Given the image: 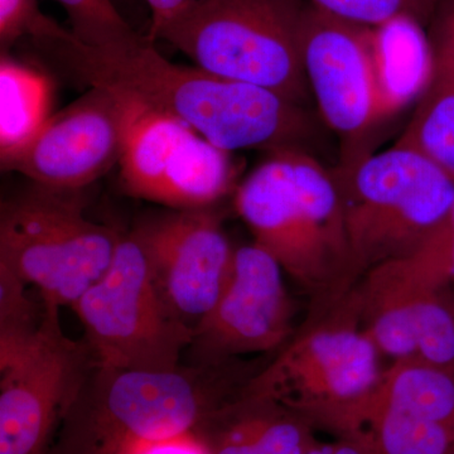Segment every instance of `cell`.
<instances>
[{
    "mask_svg": "<svg viewBox=\"0 0 454 454\" xmlns=\"http://www.w3.org/2000/svg\"><path fill=\"white\" fill-rule=\"evenodd\" d=\"M379 354L364 330L325 325L298 337L245 393L276 400L306 418L313 428L331 432L380 378Z\"/></svg>",
    "mask_w": 454,
    "mask_h": 454,
    "instance_id": "9c48e42d",
    "label": "cell"
},
{
    "mask_svg": "<svg viewBox=\"0 0 454 454\" xmlns=\"http://www.w3.org/2000/svg\"><path fill=\"white\" fill-rule=\"evenodd\" d=\"M76 192L35 184L0 211V265L57 307L73 306L104 276L122 236L86 219Z\"/></svg>",
    "mask_w": 454,
    "mask_h": 454,
    "instance_id": "8992f818",
    "label": "cell"
},
{
    "mask_svg": "<svg viewBox=\"0 0 454 454\" xmlns=\"http://www.w3.org/2000/svg\"><path fill=\"white\" fill-rule=\"evenodd\" d=\"M35 44L90 88L106 89L169 114L230 153L304 149L315 130L303 106L270 90L175 64L139 33L91 47L65 29Z\"/></svg>",
    "mask_w": 454,
    "mask_h": 454,
    "instance_id": "6da1fadb",
    "label": "cell"
},
{
    "mask_svg": "<svg viewBox=\"0 0 454 454\" xmlns=\"http://www.w3.org/2000/svg\"><path fill=\"white\" fill-rule=\"evenodd\" d=\"M433 55L454 62V0H442L429 23Z\"/></svg>",
    "mask_w": 454,
    "mask_h": 454,
    "instance_id": "83f0119b",
    "label": "cell"
},
{
    "mask_svg": "<svg viewBox=\"0 0 454 454\" xmlns=\"http://www.w3.org/2000/svg\"><path fill=\"white\" fill-rule=\"evenodd\" d=\"M125 103L106 89L90 88L49 121L25 146L2 160L3 170L35 184L80 191L121 163Z\"/></svg>",
    "mask_w": 454,
    "mask_h": 454,
    "instance_id": "8fae6325",
    "label": "cell"
},
{
    "mask_svg": "<svg viewBox=\"0 0 454 454\" xmlns=\"http://www.w3.org/2000/svg\"><path fill=\"white\" fill-rule=\"evenodd\" d=\"M145 2L152 13L151 27L146 37L155 43L158 33L163 28L186 17L207 0H145Z\"/></svg>",
    "mask_w": 454,
    "mask_h": 454,
    "instance_id": "f1b7e54d",
    "label": "cell"
},
{
    "mask_svg": "<svg viewBox=\"0 0 454 454\" xmlns=\"http://www.w3.org/2000/svg\"><path fill=\"white\" fill-rule=\"evenodd\" d=\"M301 59L321 118L345 142L343 160L360 154L365 134L379 124L372 27L325 13L307 3Z\"/></svg>",
    "mask_w": 454,
    "mask_h": 454,
    "instance_id": "30bf717a",
    "label": "cell"
},
{
    "mask_svg": "<svg viewBox=\"0 0 454 454\" xmlns=\"http://www.w3.org/2000/svg\"><path fill=\"white\" fill-rule=\"evenodd\" d=\"M71 23V32L83 44L104 47L128 40L136 29L119 13L112 0H57Z\"/></svg>",
    "mask_w": 454,
    "mask_h": 454,
    "instance_id": "603a6c76",
    "label": "cell"
},
{
    "mask_svg": "<svg viewBox=\"0 0 454 454\" xmlns=\"http://www.w3.org/2000/svg\"><path fill=\"white\" fill-rule=\"evenodd\" d=\"M46 306L35 333L0 337V454H49L95 365L88 346L62 333L59 307Z\"/></svg>",
    "mask_w": 454,
    "mask_h": 454,
    "instance_id": "ba28073f",
    "label": "cell"
},
{
    "mask_svg": "<svg viewBox=\"0 0 454 454\" xmlns=\"http://www.w3.org/2000/svg\"><path fill=\"white\" fill-rule=\"evenodd\" d=\"M196 433L211 454H306L318 443L306 418L276 400L247 393L212 409Z\"/></svg>",
    "mask_w": 454,
    "mask_h": 454,
    "instance_id": "9a60e30c",
    "label": "cell"
},
{
    "mask_svg": "<svg viewBox=\"0 0 454 454\" xmlns=\"http://www.w3.org/2000/svg\"><path fill=\"white\" fill-rule=\"evenodd\" d=\"M337 435L367 454H454V430L384 406L352 405Z\"/></svg>",
    "mask_w": 454,
    "mask_h": 454,
    "instance_id": "ffe728a7",
    "label": "cell"
},
{
    "mask_svg": "<svg viewBox=\"0 0 454 454\" xmlns=\"http://www.w3.org/2000/svg\"><path fill=\"white\" fill-rule=\"evenodd\" d=\"M441 291L409 258L370 269L357 301L364 333L395 360L420 358L454 369V313Z\"/></svg>",
    "mask_w": 454,
    "mask_h": 454,
    "instance_id": "5bb4252c",
    "label": "cell"
},
{
    "mask_svg": "<svg viewBox=\"0 0 454 454\" xmlns=\"http://www.w3.org/2000/svg\"><path fill=\"white\" fill-rule=\"evenodd\" d=\"M356 404L384 406L454 430V369L402 358Z\"/></svg>",
    "mask_w": 454,
    "mask_h": 454,
    "instance_id": "d6986e66",
    "label": "cell"
},
{
    "mask_svg": "<svg viewBox=\"0 0 454 454\" xmlns=\"http://www.w3.org/2000/svg\"><path fill=\"white\" fill-rule=\"evenodd\" d=\"M235 207L284 273L317 300L339 295L361 273L333 172L306 149H280L239 186Z\"/></svg>",
    "mask_w": 454,
    "mask_h": 454,
    "instance_id": "7a4b0ae2",
    "label": "cell"
},
{
    "mask_svg": "<svg viewBox=\"0 0 454 454\" xmlns=\"http://www.w3.org/2000/svg\"><path fill=\"white\" fill-rule=\"evenodd\" d=\"M283 273L279 262L258 245L236 249L219 300L193 330V355L211 364L282 345L292 331Z\"/></svg>",
    "mask_w": 454,
    "mask_h": 454,
    "instance_id": "7c38bea8",
    "label": "cell"
},
{
    "mask_svg": "<svg viewBox=\"0 0 454 454\" xmlns=\"http://www.w3.org/2000/svg\"><path fill=\"white\" fill-rule=\"evenodd\" d=\"M121 98L125 103L124 145L119 163L122 184L130 195L151 201L170 157L193 129L169 114Z\"/></svg>",
    "mask_w": 454,
    "mask_h": 454,
    "instance_id": "e0dca14e",
    "label": "cell"
},
{
    "mask_svg": "<svg viewBox=\"0 0 454 454\" xmlns=\"http://www.w3.org/2000/svg\"><path fill=\"white\" fill-rule=\"evenodd\" d=\"M313 7L349 22L375 27L400 16L429 26L442 0H306Z\"/></svg>",
    "mask_w": 454,
    "mask_h": 454,
    "instance_id": "cb8c5ba5",
    "label": "cell"
},
{
    "mask_svg": "<svg viewBox=\"0 0 454 454\" xmlns=\"http://www.w3.org/2000/svg\"><path fill=\"white\" fill-rule=\"evenodd\" d=\"M306 454H367L357 442L348 438H339L333 443H317Z\"/></svg>",
    "mask_w": 454,
    "mask_h": 454,
    "instance_id": "f546056e",
    "label": "cell"
},
{
    "mask_svg": "<svg viewBox=\"0 0 454 454\" xmlns=\"http://www.w3.org/2000/svg\"><path fill=\"white\" fill-rule=\"evenodd\" d=\"M306 0H207L158 33L197 67L270 90L303 106L312 98L301 59Z\"/></svg>",
    "mask_w": 454,
    "mask_h": 454,
    "instance_id": "277c9868",
    "label": "cell"
},
{
    "mask_svg": "<svg viewBox=\"0 0 454 454\" xmlns=\"http://www.w3.org/2000/svg\"><path fill=\"white\" fill-rule=\"evenodd\" d=\"M71 309L85 331L95 366L173 372L193 340L155 286L136 231L121 236L104 276Z\"/></svg>",
    "mask_w": 454,
    "mask_h": 454,
    "instance_id": "52a82bcc",
    "label": "cell"
},
{
    "mask_svg": "<svg viewBox=\"0 0 454 454\" xmlns=\"http://www.w3.org/2000/svg\"><path fill=\"white\" fill-rule=\"evenodd\" d=\"M215 406L193 373L94 365L49 454H121L140 441L196 430Z\"/></svg>",
    "mask_w": 454,
    "mask_h": 454,
    "instance_id": "5b68a950",
    "label": "cell"
},
{
    "mask_svg": "<svg viewBox=\"0 0 454 454\" xmlns=\"http://www.w3.org/2000/svg\"><path fill=\"white\" fill-rule=\"evenodd\" d=\"M64 29L42 13L38 0H0L2 52H8L22 38L41 41L59 35Z\"/></svg>",
    "mask_w": 454,
    "mask_h": 454,
    "instance_id": "d4e9b609",
    "label": "cell"
},
{
    "mask_svg": "<svg viewBox=\"0 0 454 454\" xmlns=\"http://www.w3.org/2000/svg\"><path fill=\"white\" fill-rule=\"evenodd\" d=\"M53 86L46 74L2 52L0 160L16 153L52 115Z\"/></svg>",
    "mask_w": 454,
    "mask_h": 454,
    "instance_id": "44dd1931",
    "label": "cell"
},
{
    "mask_svg": "<svg viewBox=\"0 0 454 454\" xmlns=\"http://www.w3.org/2000/svg\"><path fill=\"white\" fill-rule=\"evenodd\" d=\"M333 175L361 273L417 252L454 203L452 176L409 146L357 154Z\"/></svg>",
    "mask_w": 454,
    "mask_h": 454,
    "instance_id": "3957f363",
    "label": "cell"
},
{
    "mask_svg": "<svg viewBox=\"0 0 454 454\" xmlns=\"http://www.w3.org/2000/svg\"><path fill=\"white\" fill-rule=\"evenodd\" d=\"M424 276L443 288L454 280V203L446 219L411 256Z\"/></svg>",
    "mask_w": 454,
    "mask_h": 454,
    "instance_id": "484cf974",
    "label": "cell"
},
{
    "mask_svg": "<svg viewBox=\"0 0 454 454\" xmlns=\"http://www.w3.org/2000/svg\"><path fill=\"white\" fill-rule=\"evenodd\" d=\"M155 286L170 309L195 330L219 300L232 249L208 207L177 210L136 227Z\"/></svg>",
    "mask_w": 454,
    "mask_h": 454,
    "instance_id": "4fadbf2b",
    "label": "cell"
},
{
    "mask_svg": "<svg viewBox=\"0 0 454 454\" xmlns=\"http://www.w3.org/2000/svg\"><path fill=\"white\" fill-rule=\"evenodd\" d=\"M121 454H211L196 430L131 444Z\"/></svg>",
    "mask_w": 454,
    "mask_h": 454,
    "instance_id": "4316f807",
    "label": "cell"
},
{
    "mask_svg": "<svg viewBox=\"0 0 454 454\" xmlns=\"http://www.w3.org/2000/svg\"><path fill=\"white\" fill-rule=\"evenodd\" d=\"M235 173L230 152L191 131L167 163L151 201L177 210L208 207L229 192Z\"/></svg>",
    "mask_w": 454,
    "mask_h": 454,
    "instance_id": "ac0fdd59",
    "label": "cell"
},
{
    "mask_svg": "<svg viewBox=\"0 0 454 454\" xmlns=\"http://www.w3.org/2000/svg\"><path fill=\"white\" fill-rule=\"evenodd\" d=\"M424 27L408 16L372 27L379 122L419 100L432 79L434 55Z\"/></svg>",
    "mask_w": 454,
    "mask_h": 454,
    "instance_id": "2e32d148",
    "label": "cell"
},
{
    "mask_svg": "<svg viewBox=\"0 0 454 454\" xmlns=\"http://www.w3.org/2000/svg\"><path fill=\"white\" fill-rule=\"evenodd\" d=\"M395 145L417 149L454 178V62L434 56L432 79Z\"/></svg>",
    "mask_w": 454,
    "mask_h": 454,
    "instance_id": "7402d4cb",
    "label": "cell"
}]
</instances>
